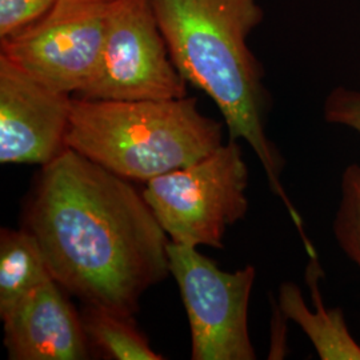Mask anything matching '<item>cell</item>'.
<instances>
[{
  "instance_id": "obj_1",
  "label": "cell",
  "mask_w": 360,
  "mask_h": 360,
  "mask_svg": "<svg viewBox=\"0 0 360 360\" xmlns=\"http://www.w3.org/2000/svg\"><path fill=\"white\" fill-rule=\"evenodd\" d=\"M26 229L52 278L84 304L134 316L167 278L171 239L129 179L71 148L43 166Z\"/></svg>"
},
{
  "instance_id": "obj_2",
  "label": "cell",
  "mask_w": 360,
  "mask_h": 360,
  "mask_svg": "<svg viewBox=\"0 0 360 360\" xmlns=\"http://www.w3.org/2000/svg\"><path fill=\"white\" fill-rule=\"evenodd\" d=\"M169 56L180 75L218 105L230 139L257 154L271 191L287 208L303 245V220L281 181L282 159L266 135L263 71L247 38L263 20L257 0H151Z\"/></svg>"
},
{
  "instance_id": "obj_3",
  "label": "cell",
  "mask_w": 360,
  "mask_h": 360,
  "mask_svg": "<svg viewBox=\"0 0 360 360\" xmlns=\"http://www.w3.org/2000/svg\"><path fill=\"white\" fill-rule=\"evenodd\" d=\"M223 144V123L196 98L91 101L72 98L65 146L129 180L148 181L206 158Z\"/></svg>"
},
{
  "instance_id": "obj_4",
  "label": "cell",
  "mask_w": 360,
  "mask_h": 360,
  "mask_svg": "<svg viewBox=\"0 0 360 360\" xmlns=\"http://www.w3.org/2000/svg\"><path fill=\"white\" fill-rule=\"evenodd\" d=\"M248 168L238 141L190 166L148 180L143 198L171 242L223 248L226 230L245 218Z\"/></svg>"
},
{
  "instance_id": "obj_5",
  "label": "cell",
  "mask_w": 360,
  "mask_h": 360,
  "mask_svg": "<svg viewBox=\"0 0 360 360\" xmlns=\"http://www.w3.org/2000/svg\"><path fill=\"white\" fill-rule=\"evenodd\" d=\"M91 101H171L187 96L151 0H116L96 71L75 95Z\"/></svg>"
},
{
  "instance_id": "obj_6",
  "label": "cell",
  "mask_w": 360,
  "mask_h": 360,
  "mask_svg": "<svg viewBox=\"0 0 360 360\" xmlns=\"http://www.w3.org/2000/svg\"><path fill=\"white\" fill-rule=\"evenodd\" d=\"M169 272L187 311L193 360H254L248 331V304L255 282L254 266L220 270L196 247L169 242Z\"/></svg>"
},
{
  "instance_id": "obj_7",
  "label": "cell",
  "mask_w": 360,
  "mask_h": 360,
  "mask_svg": "<svg viewBox=\"0 0 360 360\" xmlns=\"http://www.w3.org/2000/svg\"><path fill=\"white\" fill-rule=\"evenodd\" d=\"M115 1L55 0L35 23L0 40V55L52 89L77 95L96 71Z\"/></svg>"
},
{
  "instance_id": "obj_8",
  "label": "cell",
  "mask_w": 360,
  "mask_h": 360,
  "mask_svg": "<svg viewBox=\"0 0 360 360\" xmlns=\"http://www.w3.org/2000/svg\"><path fill=\"white\" fill-rule=\"evenodd\" d=\"M70 94L0 55V163L46 166L67 148Z\"/></svg>"
},
{
  "instance_id": "obj_9",
  "label": "cell",
  "mask_w": 360,
  "mask_h": 360,
  "mask_svg": "<svg viewBox=\"0 0 360 360\" xmlns=\"http://www.w3.org/2000/svg\"><path fill=\"white\" fill-rule=\"evenodd\" d=\"M55 279L39 285L4 318V347L11 360H84L90 342L82 316Z\"/></svg>"
},
{
  "instance_id": "obj_10",
  "label": "cell",
  "mask_w": 360,
  "mask_h": 360,
  "mask_svg": "<svg viewBox=\"0 0 360 360\" xmlns=\"http://www.w3.org/2000/svg\"><path fill=\"white\" fill-rule=\"evenodd\" d=\"M321 278L322 269L318 255L309 257L306 281L315 309L311 311L307 307L300 288L291 282L281 285L279 309L309 336L321 359L360 360V346L349 334L342 311L327 309L323 303Z\"/></svg>"
},
{
  "instance_id": "obj_11",
  "label": "cell",
  "mask_w": 360,
  "mask_h": 360,
  "mask_svg": "<svg viewBox=\"0 0 360 360\" xmlns=\"http://www.w3.org/2000/svg\"><path fill=\"white\" fill-rule=\"evenodd\" d=\"M52 278L38 239L27 229L0 231V318Z\"/></svg>"
},
{
  "instance_id": "obj_12",
  "label": "cell",
  "mask_w": 360,
  "mask_h": 360,
  "mask_svg": "<svg viewBox=\"0 0 360 360\" xmlns=\"http://www.w3.org/2000/svg\"><path fill=\"white\" fill-rule=\"evenodd\" d=\"M92 347L104 358L114 360H163L165 356L150 347L147 338L136 328L134 316L111 309L86 304L80 314Z\"/></svg>"
},
{
  "instance_id": "obj_13",
  "label": "cell",
  "mask_w": 360,
  "mask_h": 360,
  "mask_svg": "<svg viewBox=\"0 0 360 360\" xmlns=\"http://www.w3.org/2000/svg\"><path fill=\"white\" fill-rule=\"evenodd\" d=\"M336 242L360 271V166L351 165L342 178V198L334 220Z\"/></svg>"
},
{
  "instance_id": "obj_14",
  "label": "cell",
  "mask_w": 360,
  "mask_h": 360,
  "mask_svg": "<svg viewBox=\"0 0 360 360\" xmlns=\"http://www.w3.org/2000/svg\"><path fill=\"white\" fill-rule=\"evenodd\" d=\"M53 3L55 0H0V40L35 23Z\"/></svg>"
},
{
  "instance_id": "obj_15",
  "label": "cell",
  "mask_w": 360,
  "mask_h": 360,
  "mask_svg": "<svg viewBox=\"0 0 360 360\" xmlns=\"http://www.w3.org/2000/svg\"><path fill=\"white\" fill-rule=\"evenodd\" d=\"M324 117L328 123L355 129L360 134V92L336 87L324 103Z\"/></svg>"
}]
</instances>
